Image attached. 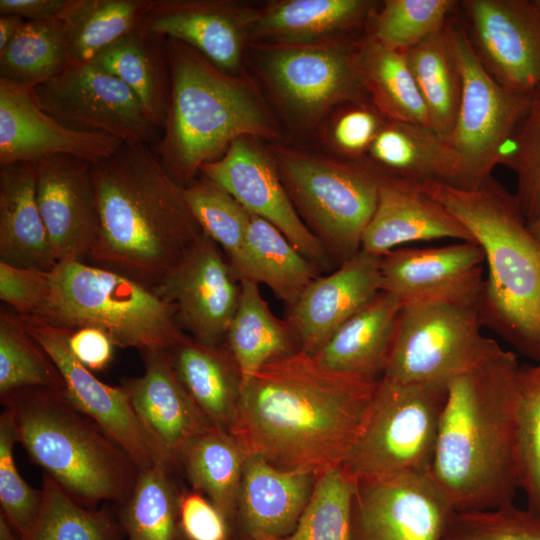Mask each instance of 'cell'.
Wrapping results in <instances>:
<instances>
[{"instance_id": "13", "label": "cell", "mask_w": 540, "mask_h": 540, "mask_svg": "<svg viewBox=\"0 0 540 540\" xmlns=\"http://www.w3.org/2000/svg\"><path fill=\"white\" fill-rule=\"evenodd\" d=\"M31 91L46 114L72 130L150 146L162 135L134 92L91 62L69 64Z\"/></svg>"}, {"instance_id": "48", "label": "cell", "mask_w": 540, "mask_h": 540, "mask_svg": "<svg viewBox=\"0 0 540 540\" xmlns=\"http://www.w3.org/2000/svg\"><path fill=\"white\" fill-rule=\"evenodd\" d=\"M504 165L516 174L514 195L528 223L540 213V88L516 129Z\"/></svg>"}, {"instance_id": "17", "label": "cell", "mask_w": 540, "mask_h": 540, "mask_svg": "<svg viewBox=\"0 0 540 540\" xmlns=\"http://www.w3.org/2000/svg\"><path fill=\"white\" fill-rule=\"evenodd\" d=\"M481 63L507 90L540 88V14L533 0H464L458 4Z\"/></svg>"}, {"instance_id": "16", "label": "cell", "mask_w": 540, "mask_h": 540, "mask_svg": "<svg viewBox=\"0 0 540 540\" xmlns=\"http://www.w3.org/2000/svg\"><path fill=\"white\" fill-rule=\"evenodd\" d=\"M453 511L429 474L360 480L350 540H440Z\"/></svg>"}, {"instance_id": "32", "label": "cell", "mask_w": 540, "mask_h": 540, "mask_svg": "<svg viewBox=\"0 0 540 540\" xmlns=\"http://www.w3.org/2000/svg\"><path fill=\"white\" fill-rule=\"evenodd\" d=\"M91 63L125 83L151 121L163 131L171 96L165 37L141 26L101 51Z\"/></svg>"}, {"instance_id": "36", "label": "cell", "mask_w": 540, "mask_h": 540, "mask_svg": "<svg viewBox=\"0 0 540 540\" xmlns=\"http://www.w3.org/2000/svg\"><path fill=\"white\" fill-rule=\"evenodd\" d=\"M152 0H67L58 15L70 64L91 62L101 51L142 26Z\"/></svg>"}, {"instance_id": "15", "label": "cell", "mask_w": 540, "mask_h": 540, "mask_svg": "<svg viewBox=\"0 0 540 540\" xmlns=\"http://www.w3.org/2000/svg\"><path fill=\"white\" fill-rule=\"evenodd\" d=\"M257 138L234 140L200 173L226 190L248 212L275 226L320 271L334 267L327 251L295 209L269 152Z\"/></svg>"}, {"instance_id": "21", "label": "cell", "mask_w": 540, "mask_h": 540, "mask_svg": "<svg viewBox=\"0 0 540 540\" xmlns=\"http://www.w3.org/2000/svg\"><path fill=\"white\" fill-rule=\"evenodd\" d=\"M23 322L55 363L69 401L100 425L129 454L139 470L161 462L136 418L125 389L103 383L81 364L69 349L66 330L33 320Z\"/></svg>"}, {"instance_id": "57", "label": "cell", "mask_w": 540, "mask_h": 540, "mask_svg": "<svg viewBox=\"0 0 540 540\" xmlns=\"http://www.w3.org/2000/svg\"><path fill=\"white\" fill-rule=\"evenodd\" d=\"M527 224L531 233L540 241V213Z\"/></svg>"}, {"instance_id": "51", "label": "cell", "mask_w": 540, "mask_h": 540, "mask_svg": "<svg viewBox=\"0 0 540 540\" xmlns=\"http://www.w3.org/2000/svg\"><path fill=\"white\" fill-rule=\"evenodd\" d=\"M49 288V271L0 262V299L20 318L34 316Z\"/></svg>"}, {"instance_id": "5", "label": "cell", "mask_w": 540, "mask_h": 540, "mask_svg": "<svg viewBox=\"0 0 540 540\" xmlns=\"http://www.w3.org/2000/svg\"><path fill=\"white\" fill-rule=\"evenodd\" d=\"M166 46L170 105L151 148L173 180L186 187L238 138H278L274 118L244 72L226 73L181 41L166 38Z\"/></svg>"}, {"instance_id": "23", "label": "cell", "mask_w": 540, "mask_h": 540, "mask_svg": "<svg viewBox=\"0 0 540 540\" xmlns=\"http://www.w3.org/2000/svg\"><path fill=\"white\" fill-rule=\"evenodd\" d=\"M122 144L108 135L65 127L37 105L31 87L0 80V165L36 163L56 155L95 163Z\"/></svg>"}, {"instance_id": "55", "label": "cell", "mask_w": 540, "mask_h": 540, "mask_svg": "<svg viewBox=\"0 0 540 540\" xmlns=\"http://www.w3.org/2000/svg\"><path fill=\"white\" fill-rule=\"evenodd\" d=\"M24 22L17 15H0V51L8 45Z\"/></svg>"}, {"instance_id": "14", "label": "cell", "mask_w": 540, "mask_h": 540, "mask_svg": "<svg viewBox=\"0 0 540 540\" xmlns=\"http://www.w3.org/2000/svg\"><path fill=\"white\" fill-rule=\"evenodd\" d=\"M153 290L175 309L188 336L220 346L237 310L241 279L229 259L204 232Z\"/></svg>"}, {"instance_id": "46", "label": "cell", "mask_w": 540, "mask_h": 540, "mask_svg": "<svg viewBox=\"0 0 540 540\" xmlns=\"http://www.w3.org/2000/svg\"><path fill=\"white\" fill-rule=\"evenodd\" d=\"M515 422L519 488L540 517V362L520 368Z\"/></svg>"}, {"instance_id": "29", "label": "cell", "mask_w": 540, "mask_h": 540, "mask_svg": "<svg viewBox=\"0 0 540 540\" xmlns=\"http://www.w3.org/2000/svg\"><path fill=\"white\" fill-rule=\"evenodd\" d=\"M0 262L44 271L58 264L37 202L33 163L0 165Z\"/></svg>"}, {"instance_id": "41", "label": "cell", "mask_w": 540, "mask_h": 540, "mask_svg": "<svg viewBox=\"0 0 540 540\" xmlns=\"http://www.w3.org/2000/svg\"><path fill=\"white\" fill-rule=\"evenodd\" d=\"M170 471L161 462L139 470L130 497L120 505L119 521L127 540H176L180 495Z\"/></svg>"}, {"instance_id": "28", "label": "cell", "mask_w": 540, "mask_h": 540, "mask_svg": "<svg viewBox=\"0 0 540 540\" xmlns=\"http://www.w3.org/2000/svg\"><path fill=\"white\" fill-rule=\"evenodd\" d=\"M369 0H275L255 8L249 44H311L340 38L374 12Z\"/></svg>"}, {"instance_id": "56", "label": "cell", "mask_w": 540, "mask_h": 540, "mask_svg": "<svg viewBox=\"0 0 540 540\" xmlns=\"http://www.w3.org/2000/svg\"><path fill=\"white\" fill-rule=\"evenodd\" d=\"M0 540H22L2 513H0Z\"/></svg>"}, {"instance_id": "25", "label": "cell", "mask_w": 540, "mask_h": 540, "mask_svg": "<svg viewBox=\"0 0 540 540\" xmlns=\"http://www.w3.org/2000/svg\"><path fill=\"white\" fill-rule=\"evenodd\" d=\"M440 239L474 241L456 217L415 183L380 173L377 204L361 250L382 256L408 243Z\"/></svg>"}, {"instance_id": "53", "label": "cell", "mask_w": 540, "mask_h": 540, "mask_svg": "<svg viewBox=\"0 0 540 540\" xmlns=\"http://www.w3.org/2000/svg\"><path fill=\"white\" fill-rule=\"evenodd\" d=\"M67 332L69 349L81 364L92 372L102 371L108 367L113 358L115 345L104 332L93 327Z\"/></svg>"}, {"instance_id": "1", "label": "cell", "mask_w": 540, "mask_h": 540, "mask_svg": "<svg viewBox=\"0 0 540 540\" xmlns=\"http://www.w3.org/2000/svg\"><path fill=\"white\" fill-rule=\"evenodd\" d=\"M377 383L330 371L299 349L241 378L229 432L246 454L318 477L346 461Z\"/></svg>"}, {"instance_id": "22", "label": "cell", "mask_w": 540, "mask_h": 540, "mask_svg": "<svg viewBox=\"0 0 540 540\" xmlns=\"http://www.w3.org/2000/svg\"><path fill=\"white\" fill-rule=\"evenodd\" d=\"M254 12L232 0H152L142 28L181 41L222 71L238 75Z\"/></svg>"}, {"instance_id": "38", "label": "cell", "mask_w": 540, "mask_h": 540, "mask_svg": "<svg viewBox=\"0 0 540 540\" xmlns=\"http://www.w3.org/2000/svg\"><path fill=\"white\" fill-rule=\"evenodd\" d=\"M247 246L256 280L291 308L320 269L275 226L249 212Z\"/></svg>"}, {"instance_id": "33", "label": "cell", "mask_w": 540, "mask_h": 540, "mask_svg": "<svg viewBox=\"0 0 540 540\" xmlns=\"http://www.w3.org/2000/svg\"><path fill=\"white\" fill-rule=\"evenodd\" d=\"M259 285L241 279L237 310L226 338L241 378L300 349L291 325L273 314Z\"/></svg>"}, {"instance_id": "37", "label": "cell", "mask_w": 540, "mask_h": 540, "mask_svg": "<svg viewBox=\"0 0 540 540\" xmlns=\"http://www.w3.org/2000/svg\"><path fill=\"white\" fill-rule=\"evenodd\" d=\"M406 59L426 106L429 127L448 140L461 98V75L445 28L405 52Z\"/></svg>"}, {"instance_id": "45", "label": "cell", "mask_w": 540, "mask_h": 540, "mask_svg": "<svg viewBox=\"0 0 540 540\" xmlns=\"http://www.w3.org/2000/svg\"><path fill=\"white\" fill-rule=\"evenodd\" d=\"M354 490L355 482L341 468L321 474L296 527L272 540H350Z\"/></svg>"}, {"instance_id": "20", "label": "cell", "mask_w": 540, "mask_h": 540, "mask_svg": "<svg viewBox=\"0 0 540 540\" xmlns=\"http://www.w3.org/2000/svg\"><path fill=\"white\" fill-rule=\"evenodd\" d=\"M485 257L475 241L400 247L380 257L381 290L402 305L482 296Z\"/></svg>"}, {"instance_id": "50", "label": "cell", "mask_w": 540, "mask_h": 540, "mask_svg": "<svg viewBox=\"0 0 540 540\" xmlns=\"http://www.w3.org/2000/svg\"><path fill=\"white\" fill-rule=\"evenodd\" d=\"M342 108L330 124L329 142L344 159L364 162L386 119L363 99L346 103Z\"/></svg>"}, {"instance_id": "6", "label": "cell", "mask_w": 540, "mask_h": 540, "mask_svg": "<svg viewBox=\"0 0 540 540\" xmlns=\"http://www.w3.org/2000/svg\"><path fill=\"white\" fill-rule=\"evenodd\" d=\"M1 402L13 415L17 443L76 502L92 508L102 501H127L138 466L64 390L22 388Z\"/></svg>"}, {"instance_id": "39", "label": "cell", "mask_w": 540, "mask_h": 540, "mask_svg": "<svg viewBox=\"0 0 540 540\" xmlns=\"http://www.w3.org/2000/svg\"><path fill=\"white\" fill-rule=\"evenodd\" d=\"M199 174L184 187L195 219L219 245L240 279L257 282L247 246L249 212L221 186Z\"/></svg>"}, {"instance_id": "10", "label": "cell", "mask_w": 540, "mask_h": 540, "mask_svg": "<svg viewBox=\"0 0 540 540\" xmlns=\"http://www.w3.org/2000/svg\"><path fill=\"white\" fill-rule=\"evenodd\" d=\"M258 74L290 125L306 132L333 108L363 99L357 43L248 44Z\"/></svg>"}, {"instance_id": "3", "label": "cell", "mask_w": 540, "mask_h": 540, "mask_svg": "<svg viewBox=\"0 0 540 540\" xmlns=\"http://www.w3.org/2000/svg\"><path fill=\"white\" fill-rule=\"evenodd\" d=\"M92 175L100 225L88 260L153 289L203 233L184 187L142 143H123Z\"/></svg>"}, {"instance_id": "31", "label": "cell", "mask_w": 540, "mask_h": 540, "mask_svg": "<svg viewBox=\"0 0 540 540\" xmlns=\"http://www.w3.org/2000/svg\"><path fill=\"white\" fill-rule=\"evenodd\" d=\"M179 379L214 426L230 430L241 384L238 366L226 346H209L187 334L168 351Z\"/></svg>"}, {"instance_id": "7", "label": "cell", "mask_w": 540, "mask_h": 540, "mask_svg": "<svg viewBox=\"0 0 540 540\" xmlns=\"http://www.w3.org/2000/svg\"><path fill=\"white\" fill-rule=\"evenodd\" d=\"M23 320L67 331L97 328L115 346L140 352L168 351L186 335L174 307L152 288L114 270L77 260L59 262L49 271L42 307Z\"/></svg>"}, {"instance_id": "30", "label": "cell", "mask_w": 540, "mask_h": 540, "mask_svg": "<svg viewBox=\"0 0 540 540\" xmlns=\"http://www.w3.org/2000/svg\"><path fill=\"white\" fill-rule=\"evenodd\" d=\"M364 162L381 174L410 182L461 186L457 153L447 140L420 124L386 120Z\"/></svg>"}, {"instance_id": "44", "label": "cell", "mask_w": 540, "mask_h": 540, "mask_svg": "<svg viewBox=\"0 0 540 540\" xmlns=\"http://www.w3.org/2000/svg\"><path fill=\"white\" fill-rule=\"evenodd\" d=\"M458 3L454 0H385L369 18L368 36L388 48L406 52L443 31Z\"/></svg>"}, {"instance_id": "27", "label": "cell", "mask_w": 540, "mask_h": 540, "mask_svg": "<svg viewBox=\"0 0 540 540\" xmlns=\"http://www.w3.org/2000/svg\"><path fill=\"white\" fill-rule=\"evenodd\" d=\"M402 303L381 291L348 319L313 357L324 368L377 382L385 374Z\"/></svg>"}, {"instance_id": "26", "label": "cell", "mask_w": 540, "mask_h": 540, "mask_svg": "<svg viewBox=\"0 0 540 540\" xmlns=\"http://www.w3.org/2000/svg\"><path fill=\"white\" fill-rule=\"evenodd\" d=\"M316 479L309 471L281 469L258 455L247 454L236 512L242 539L272 540L291 533Z\"/></svg>"}, {"instance_id": "34", "label": "cell", "mask_w": 540, "mask_h": 540, "mask_svg": "<svg viewBox=\"0 0 540 540\" xmlns=\"http://www.w3.org/2000/svg\"><path fill=\"white\" fill-rule=\"evenodd\" d=\"M246 455L229 431L212 426L186 445L179 462L193 490L208 498L229 524L236 517Z\"/></svg>"}, {"instance_id": "49", "label": "cell", "mask_w": 540, "mask_h": 540, "mask_svg": "<svg viewBox=\"0 0 540 540\" xmlns=\"http://www.w3.org/2000/svg\"><path fill=\"white\" fill-rule=\"evenodd\" d=\"M15 443L13 415L4 407L0 415V513L26 540L40 511L42 491L32 488L19 474L13 454Z\"/></svg>"}, {"instance_id": "12", "label": "cell", "mask_w": 540, "mask_h": 540, "mask_svg": "<svg viewBox=\"0 0 540 540\" xmlns=\"http://www.w3.org/2000/svg\"><path fill=\"white\" fill-rule=\"evenodd\" d=\"M445 31L461 75V98L449 144L459 157L462 189H473L504 164L532 96L513 93L486 70L464 23L449 19Z\"/></svg>"}, {"instance_id": "54", "label": "cell", "mask_w": 540, "mask_h": 540, "mask_svg": "<svg viewBox=\"0 0 540 540\" xmlns=\"http://www.w3.org/2000/svg\"><path fill=\"white\" fill-rule=\"evenodd\" d=\"M67 0H0V15H17L28 21L58 17Z\"/></svg>"}, {"instance_id": "40", "label": "cell", "mask_w": 540, "mask_h": 540, "mask_svg": "<svg viewBox=\"0 0 540 540\" xmlns=\"http://www.w3.org/2000/svg\"><path fill=\"white\" fill-rule=\"evenodd\" d=\"M69 64L61 20H25L0 51V80L33 87L57 76Z\"/></svg>"}, {"instance_id": "18", "label": "cell", "mask_w": 540, "mask_h": 540, "mask_svg": "<svg viewBox=\"0 0 540 540\" xmlns=\"http://www.w3.org/2000/svg\"><path fill=\"white\" fill-rule=\"evenodd\" d=\"M140 353L143 374L125 379L122 387L158 459L172 470L186 445L214 425L179 379L167 351Z\"/></svg>"}, {"instance_id": "42", "label": "cell", "mask_w": 540, "mask_h": 540, "mask_svg": "<svg viewBox=\"0 0 540 540\" xmlns=\"http://www.w3.org/2000/svg\"><path fill=\"white\" fill-rule=\"evenodd\" d=\"M42 503L26 540H120L123 532L107 510L87 508L70 497L44 472Z\"/></svg>"}, {"instance_id": "4", "label": "cell", "mask_w": 540, "mask_h": 540, "mask_svg": "<svg viewBox=\"0 0 540 540\" xmlns=\"http://www.w3.org/2000/svg\"><path fill=\"white\" fill-rule=\"evenodd\" d=\"M413 183L456 217L483 250V325L540 362V241L529 230L515 195L493 177L473 189L438 181Z\"/></svg>"}, {"instance_id": "35", "label": "cell", "mask_w": 540, "mask_h": 540, "mask_svg": "<svg viewBox=\"0 0 540 540\" xmlns=\"http://www.w3.org/2000/svg\"><path fill=\"white\" fill-rule=\"evenodd\" d=\"M357 65L365 93L386 120L429 127L428 112L405 52L367 35L357 43Z\"/></svg>"}, {"instance_id": "43", "label": "cell", "mask_w": 540, "mask_h": 540, "mask_svg": "<svg viewBox=\"0 0 540 540\" xmlns=\"http://www.w3.org/2000/svg\"><path fill=\"white\" fill-rule=\"evenodd\" d=\"M22 388L64 390L55 363L7 306L0 310V397Z\"/></svg>"}, {"instance_id": "11", "label": "cell", "mask_w": 540, "mask_h": 540, "mask_svg": "<svg viewBox=\"0 0 540 540\" xmlns=\"http://www.w3.org/2000/svg\"><path fill=\"white\" fill-rule=\"evenodd\" d=\"M481 297L402 306L383 377L446 384L484 357L498 342L482 333Z\"/></svg>"}, {"instance_id": "47", "label": "cell", "mask_w": 540, "mask_h": 540, "mask_svg": "<svg viewBox=\"0 0 540 540\" xmlns=\"http://www.w3.org/2000/svg\"><path fill=\"white\" fill-rule=\"evenodd\" d=\"M440 540H540V517L514 503L453 511Z\"/></svg>"}, {"instance_id": "19", "label": "cell", "mask_w": 540, "mask_h": 540, "mask_svg": "<svg viewBox=\"0 0 540 540\" xmlns=\"http://www.w3.org/2000/svg\"><path fill=\"white\" fill-rule=\"evenodd\" d=\"M33 164L39 210L58 263L85 261L100 225L92 163L56 155Z\"/></svg>"}, {"instance_id": "24", "label": "cell", "mask_w": 540, "mask_h": 540, "mask_svg": "<svg viewBox=\"0 0 540 540\" xmlns=\"http://www.w3.org/2000/svg\"><path fill=\"white\" fill-rule=\"evenodd\" d=\"M380 257L360 250L306 287L287 316L302 351L315 355L348 319L382 291Z\"/></svg>"}, {"instance_id": "58", "label": "cell", "mask_w": 540, "mask_h": 540, "mask_svg": "<svg viewBox=\"0 0 540 540\" xmlns=\"http://www.w3.org/2000/svg\"><path fill=\"white\" fill-rule=\"evenodd\" d=\"M534 5L536 6L539 14H540V0H533Z\"/></svg>"}, {"instance_id": "2", "label": "cell", "mask_w": 540, "mask_h": 540, "mask_svg": "<svg viewBox=\"0 0 540 540\" xmlns=\"http://www.w3.org/2000/svg\"><path fill=\"white\" fill-rule=\"evenodd\" d=\"M520 368L516 354L497 343L447 382L429 475L454 511L493 509L515 499Z\"/></svg>"}, {"instance_id": "8", "label": "cell", "mask_w": 540, "mask_h": 540, "mask_svg": "<svg viewBox=\"0 0 540 540\" xmlns=\"http://www.w3.org/2000/svg\"><path fill=\"white\" fill-rule=\"evenodd\" d=\"M268 150L295 209L334 265L355 256L376 208L380 173L365 162L279 144Z\"/></svg>"}, {"instance_id": "52", "label": "cell", "mask_w": 540, "mask_h": 540, "mask_svg": "<svg viewBox=\"0 0 540 540\" xmlns=\"http://www.w3.org/2000/svg\"><path fill=\"white\" fill-rule=\"evenodd\" d=\"M179 529L186 540H228L229 522L203 494L179 496Z\"/></svg>"}, {"instance_id": "9", "label": "cell", "mask_w": 540, "mask_h": 540, "mask_svg": "<svg viewBox=\"0 0 540 540\" xmlns=\"http://www.w3.org/2000/svg\"><path fill=\"white\" fill-rule=\"evenodd\" d=\"M446 385L381 378L363 430L341 467L343 472L354 482L429 474Z\"/></svg>"}]
</instances>
